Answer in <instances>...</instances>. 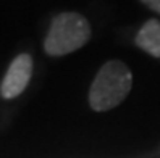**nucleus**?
<instances>
[{"instance_id": "1", "label": "nucleus", "mask_w": 160, "mask_h": 158, "mask_svg": "<svg viewBox=\"0 0 160 158\" xmlns=\"http://www.w3.org/2000/svg\"><path fill=\"white\" fill-rule=\"evenodd\" d=\"M133 87V73L120 60H110L99 69L89 90V105L96 111L118 107Z\"/></svg>"}, {"instance_id": "3", "label": "nucleus", "mask_w": 160, "mask_h": 158, "mask_svg": "<svg viewBox=\"0 0 160 158\" xmlns=\"http://www.w3.org/2000/svg\"><path fill=\"white\" fill-rule=\"evenodd\" d=\"M31 76H32V57L29 53H20L10 63V66L5 73L2 86H0V95L7 100L20 97L29 84Z\"/></svg>"}, {"instance_id": "2", "label": "nucleus", "mask_w": 160, "mask_h": 158, "mask_svg": "<svg viewBox=\"0 0 160 158\" xmlns=\"http://www.w3.org/2000/svg\"><path fill=\"white\" fill-rule=\"evenodd\" d=\"M91 39V24L79 13H60L52 20L50 29L47 32L44 50L52 57L68 55L79 50Z\"/></svg>"}, {"instance_id": "4", "label": "nucleus", "mask_w": 160, "mask_h": 158, "mask_svg": "<svg viewBox=\"0 0 160 158\" xmlns=\"http://www.w3.org/2000/svg\"><path fill=\"white\" fill-rule=\"evenodd\" d=\"M136 45L149 55L160 58V21H146L136 36Z\"/></svg>"}, {"instance_id": "5", "label": "nucleus", "mask_w": 160, "mask_h": 158, "mask_svg": "<svg viewBox=\"0 0 160 158\" xmlns=\"http://www.w3.org/2000/svg\"><path fill=\"white\" fill-rule=\"evenodd\" d=\"M146 7H149L152 12L158 13L160 15V0H141Z\"/></svg>"}]
</instances>
